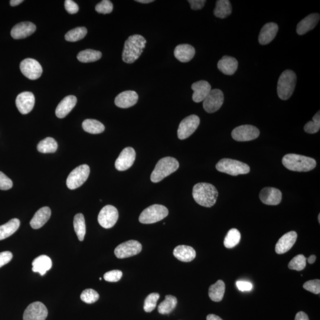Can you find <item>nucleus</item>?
Returning <instances> with one entry per match:
<instances>
[{
	"label": "nucleus",
	"instance_id": "nucleus-30",
	"mask_svg": "<svg viewBox=\"0 0 320 320\" xmlns=\"http://www.w3.org/2000/svg\"><path fill=\"white\" fill-rule=\"evenodd\" d=\"M32 266L33 272H38L41 276H44L47 271L51 269L52 262L50 257L41 255L33 261Z\"/></svg>",
	"mask_w": 320,
	"mask_h": 320
},
{
	"label": "nucleus",
	"instance_id": "nucleus-34",
	"mask_svg": "<svg viewBox=\"0 0 320 320\" xmlns=\"http://www.w3.org/2000/svg\"><path fill=\"white\" fill-rule=\"evenodd\" d=\"M177 303L178 299L175 296L166 295L165 301L160 303L158 305V311L161 314H169L176 308Z\"/></svg>",
	"mask_w": 320,
	"mask_h": 320
},
{
	"label": "nucleus",
	"instance_id": "nucleus-24",
	"mask_svg": "<svg viewBox=\"0 0 320 320\" xmlns=\"http://www.w3.org/2000/svg\"><path fill=\"white\" fill-rule=\"evenodd\" d=\"M320 16L318 13H312L306 16L297 25V34L303 35L312 30L317 25Z\"/></svg>",
	"mask_w": 320,
	"mask_h": 320
},
{
	"label": "nucleus",
	"instance_id": "nucleus-18",
	"mask_svg": "<svg viewBox=\"0 0 320 320\" xmlns=\"http://www.w3.org/2000/svg\"><path fill=\"white\" fill-rule=\"evenodd\" d=\"M282 192L275 188H264L260 191L259 198L264 204L277 205L282 201Z\"/></svg>",
	"mask_w": 320,
	"mask_h": 320
},
{
	"label": "nucleus",
	"instance_id": "nucleus-11",
	"mask_svg": "<svg viewBox=\"0 0 320 320\" xmlns=\"http://www.w3.org/2000/svg\"><path fill=\"white\" fill-rule=\"evenodd\" d=\"M224 96L223 91L220 89L211 90L203 101V107L209 113L216 112L223 105Z\"/></svg>",
	"mask_w": 320,
	"mask_h": 320
},
{
	"label": "nucleus",
	"instance_id": "nucleus-57",
	"mask_svg": "<svg viewBox=\"0 0 320 320\" xmlns=\"http://www.w3.org/2000/svg\"><path fill=\"white\" fill-rule=\"evenodd\" d=\"M136 2L142 3V4H148V3L154 2V0H136Z\"/></svg>",
	"mask_w": 320,
	"mask_h": 320
},
{
	"label": "nucleus",
	"instance_id": "nucleus-37",
	"mask_svg": "<svg viewBox=\"0 0 320 320\" xmlns=\"http://www.w3.org/2000/svg\"><path fill=\"white\" fill-rule=\"evenodd\" d=\"M102 57V52L93 50H84L77 55L78 61L83 63H93L99 60Z\"/></svg>",
	"mask_w": 320,
	"mask_h": 320
},
{
	"label": "nucleus",
	"instance_id": "nucleus-3",
	"mask_svg": "<svg viewBox=\"0 0 320 320\" xmlns=\"http://www.w3.org/2000/svg\"><path fill=\"white\" fill-rule=\"evenodd\" d=\"M282 164L289 171L307 172L314 169L316 163L314 158L295 154H288L283 156Z\"/></svg>",
	"mask_w": 320,
	"mask_h": 320
},
{
	"label": "nucleus",
	"instance_id": "nucleus-43",
	"mask_svg": "<svg viewBox=\"0 0 320 320\" xmlns=\"http://www.w3.org/2000/svg\"><path fill=\"white\" fill-rule=\"evenodd\" d=\"M81 299L87 303H93L96 302L99 299V294L95 290L93 289H87L81 293Z\"/></svg>",
	"mask_w": 320,
	"mask_h": 320
},
{
	"label": "nucleus",
	"instance_id": "nucleus-5",
	"mask_svg": "<svg viewBox=\"0 0 320 320\" xmlns=\"http://www.w3.org/2000/svg\"><path fill=\"white\" fill-rule=\"evenodd\" d=\"M296 83V76L294 72L287 70L280 75L277 83V94L280 99L286 100L292 95Z\"/></svg>",
	"mask_w": 320,
	"mask_h": 320
},
{
	"label": "nucleus",
	"instance_id": "nucleus-52",
	"mask_svg": "<svg viewBox=\"0 0 320 320\" xmlns=\"http://www.w3.org/2000/svg\"><path fill=\"white\" fill-rule=\"evenodd\" d=\"M238 289L241 290V291H249L252 289V284L247 282H242L239 281L236 283Z\"/></svg>",
	"mask_w": 320,
	"mask_h": 320
},
{
	"label": "nucleus",
	"instance_id": "nucleus-14",
	"mask_svg": "<svg viewBox=\"0 0 320 320\" xmlns=\"http://www.w3.org/2000/svg\"><path fill=\"white\" fill-rule=\"evenodd\" d=\"M20 68L22 74L32 80L38 79L43 72L39 62L32 58H26L22 61L20 65Z\"/></svg>",
	"mask_w": 320,
	"mask_h": 320
},
{
	"label": "nucleus",
	"instance_id": "nucleus-2",
	"mask_svg": "<svg viewBox=\"0 0 320 320\" xmlns=\"http://www.w3.org/2000/svg\"><path fill=\"white\" fill-rule=\"evenodd\" d=\"M146 39L139 35L130 36L124 44L122 60L127 64H132L136 61L145 48Z\"/></svg>",
	"mask_w": 320,
	"mask_h": 320
},
{
	"label": "nucleus",
	"instance_id": "nucleus-8",
	"mask_svg": "<svg viewBox=\"0 0 320 320\" xmlns=\"http://www.w3.org/2000/svg\"><path fill=\"white\" fill-rule=\"evenodd\" d=\"M90 172L89 166L83 165L77 167L70 173L67 179V186L74 190L82 186L89 178Z\"/></svg>",
	"mask_w": 320,
	"mask_h": 320
},
{
	"label": "nucleus",
	"instance_id": "nucleus-9",
	"mask_svg": "<svg viewBox=\"0 0 320 320\" xmlns=\"http://www.w3.org/2000/svg\"><path fill=\"white\" fill-rule=\"evenodd\" d=\"M260 130L256 126L250 125H241L234 129L231 136L239 142L252 141L259 137Z\"/></svg>",
	"mask_w": 320,
	"mask_h": 320
},
{
	"label": "nucleus",
	"instance_id": "nucleus-47",
	"mask_svg": "<svg viewBox=\"0 0 320 320\" xmlns=\"http://www.w3.org/2000/svg\"><path fill=\"white\" fill-rule=\"evenodd\" d=\"M13 187L12 180L8 177L4 173L0 172V189L3 191L9 190Z\"/></svg>",
	"mask_w": 320,
	"mask_h": 320
},
{
	"label": "nucleus",
	"instance_id": "nucleus-15",
	"mask_svg": "<svg viewBox=\"0 0 320 320\" xmlns=\"http://www.w3.org/2000/svg\"><path fill=\"white\" fill-rule=\"evenodd\" d=\"M48 315V311L43 303L35 302L31 303L25 309L23 319L24 320H45Z\"/></svg>",
	"mask_w": 320,
	"mask_h": 320
},
{
	"label": "nucleus",
	"instance_id": "nucleus-42",
	"mask_svg": "<svg viewBox=\"0 0 320 320\" xmlns=\"http://www.w3.org/2000/svg\"><path fill=\"white\" fill-rule=\"evenodd\" d=\"M159 298V295L158 293H152L146 297L145 299L144 304H143V309L146 312H151L154 310L156 306V302Z\"/></svg>",
	"mask_w": 320,
	"mask_h": 320
},
{
	"label": "nucleus",
	"instance_id": "nucleus-54",
	"mask_svg": "<svg viewBox=\"0 0 320 320\" xmlns=\"http://www.w3.org/2000/svg\"><path fill=\"white\" fill-rule=\"evenodd\" d=\"M207 320H223L220 316L215 314H209L207 316Z\"/></svg>",
	"mask_w": 320,
	"mask_h": 320
},
{
	"label": "nucleus",
	"instance_id": "nucleus-32",
	"mask_svg": "<svg viewBox=\"0 0 320 320\" xmlns=\"http://www.w3.org/2000/svg\"><path fill=\"white\" fill-rule=\"evenodd\" d=\"M21 221L18 218H13L8 223L0 226V240L11 236L19 229Z\"/></svg>",
	"mask_w": 320,
	"mask_h": 320
},
{
	"label": "nucleus",
	"instance_id": "nucleus-22",
	"mask_svg": "<svg viewBox=\"0 0 320 320\" xmlns=\"http://www.w3.org/2000/svg\"><path fill=\"white\" fill-rule=\"evenodd\" d=\"M194 90L192 99L196 103L203 102L211 90V86L207 81L201 80L192 85Z\"/></svg>",
	"mask_w": 320,
	"mask_h": 320
},
{
	"label": "nucleus",
	"instance_id": "nucleus-33",
	"mask_svg": "<svg viewBox=\"0 0 320 320\" xmlns=\"http://www.w3.org/2000/svg\"><path fill=\"white\" fill-rule=\"evenodd\" d=\"M232 13V6L228 0H218L214 11V14L217 18L225 19Z\"/></svg>",
	"mask_w": 320,
	"mask_h": 320
},
{
	"label": "nucleus",
	"instance_id": "nucleus-46",
	"mask_svg": "<svg viewBox=\"0 0 320 320\" xmlns=\"http://www.w3.org/2000/svg\"><path fill=\"white\" fill-rule=\"evenodd\" d=\"M123 273L122 271L113 270L109 271L104 275V279L107 282H116L122 278Z\"/></svg>",
	"mask_w": 320,
	"mask_h": 320
},
{
	"label": "nucleus",
	"instance_id": "nucleus-39",
	"mask_svg": "<svg viewBox=\"0 0 320 320\" xmlns=\"http://www.w3.org/2000/svg\"><path fill=\"white\" fill-rule=\"evenodd\" d=\"M241 240V233L236 228H232L228 232L227 236H225L224 244L227 249L236 246Z\"/></svg>",
	"mask_w": 320,
	"mask_h": 320
},
{
	"label": "nucleus",
	"instance_id": "nucleus-1",
	"mask_svg": "<svg viewBox=\"0 0 320 320\" xmlns=\"http://www.w3.org/2000/svg\"><path fill=\"white\" fill-rule=\"evenodd\" d=\"M193 197L202 207L211 208L216 203L218 192L214 185L208 183H199L193 188Z\"/></svg>",
	"mask_w": 320,
	"mask_h": 320
},
{
	"label": "nucleus",
	"instance_id": "nucleus-31",
	"mask_svg": "<svg viewBox=\"0 0 320 320\" xmlns=\"http://www.w3.org/2000/svg\"><path fill=\"white\" fill-rule=\"evenodd\" d=\"M225 291V284L222 280L212 285L209 288L208 295L212 301L220 302L223 300Z\"/></svg>",
	"mask_w": 320,
	"mask_h": 320
},
{
	"label": "nucleus",
	"instance_id": "nucleus-25",
	"mask_svg": "<svg viewBox=\"0 0 320 320\" xmlns=\"http://www.w3.org/2000/svg\"><path fill=\"white\" fill-rule=\"evenodd\" d=\"M77 102V97L74 96H68L64 98L58 104L55 114L58 118H64L74 109Z\"/></svg>",
	"mask_w": 320,
	"mask_h": 320
},
{
	"label": "nucleus",
	"instance_id": "nucleus-27",
	"mask_svg": "<svg viewBox=\"0 0 320 320\" xmlns=\"http://www.w3.org/2000/svg\"><path fill=\"white\" fill-rule=\"evenodd\" d=\"M51 216V211L50 208L45 207L39 209L30 222L31 226L34 229H39L47 223Z\"/></svg>",
	"mask_w": 320,
	"mask_h": 320
},
{
	"label": "nucleus",
	"instance_id": "nucleus-36",
	"mask_svg": "<svg viewBox=\"0 0 320 320\" xmlns=\"http://www.w3.org/2000/svg\"><path fill=\"white\" fill-rule=\"evenodd\" d=\"M73 225L78 240L83 241L86 233V226L84 217L82 214L79 213L75 215Z\"/></svg>",
	"mask_w": 320,
	"mask_h": 320
},
{
	"label": "nucleus",
	"instance_id": "nucleus-7",
	"mask_svg": "<svg viewBox=\"0 0 320 320\" xmlns=\"http://www.w3.org/2000/svg\"><path fill=\"white\" fill-rule=\"evenodd\" d=\"M168 215V209L165 206L152 205L142 212L139 217V221L142 224H154L163 220Z\"/></svg>",
	"mask_w": 320,
	"mask_h": 320
},
{
	"label": "nucleus",
	"instance_id": "nucleus-16",
	"mask_svg": "<svg viewBox=\"0 0 320 320\" xmlns=\"http://www.w3.org/2000/svg\"><path fill=\"white\" fill-rule=\"evenodd\" d=\"M135 158L136 152L134 149L130 146L124 148L116 160V169L119 171H126L132 167Z\"/></svg>",
	"mask_w": 320,
	"mask_h": 320
},
{
	"label": "nucleus",
	"instance_id": "nucleus-23",
	"mask_svg": "<svg viewBox=\"0 0 320 320\" xmlns=\"http://www.w3.org/2000/svg\"><path fill=\"white\" fill-rule=\"evenodd\" d=\"M278 29V25L275 23H268L264 25L259 36V43L262 45L270 43L275 38Z\"/></svg>",
	"mask_w": 320,
	"mask_h": 320
},
{
	"label": "nucleus",
	"instance_id": "nucleus-26",
	"mask_svg": "<svg viewBox=\"0 0 320 320\" xmlns=\"http://www.w3.org/2000/svg\"><path fill=\"white\" fill-rule=\"evenodd\" d=\"M195 49L189 44L179 45L174 51L175 57L182 63H188L194 58Z\"/></svg>",
	"mask_w": 320,
	"mask_h": 320
},
{
	"label": "nucleus",
	"instance_id": "nucleus-51",
	"mask_svg": "<svg viewBox=\"0 0 320 320\" xmlns=\"http://www.w3.org/2000/svg\"><path fill=\"white\" fill-rule=\"evenodd\" d=\"M206 2L205 0H189L188 3L191 6V9L194 11H198L204 8Z\"/></svg>",
	"mask_w": 320,
	"mask_h": 320
},
{
	"label": "nucleus",
	"instance_id": "nucleus-28",
	"mask_svg": "<svg viewBox=\"0 0 320 320\" xmlns=\"http://www.w3.org/2000/svg\"><path fill=\"white\" fill-rule=\"evenodd\" d=\"M173 254L176 259L184 262H192L197 256L194 248L185 245L176 247L173 251Z\"/></svg>",
	"mask_w": 320,
	"mask_h": 320
},
{
	"label": "nucleus",
	"instance_id": "nucleus-45",
	"mask_svg": "<svg viewBox=\"0 0 320 320\" xmlns=\"http://www.w3.org/2000/svg\"><path fill=\"white\" fill-rule=\"evenodd\" d=\"M303 289L311 292L314 294H319L320 292V280L315 279L308 280L303 285Z\"/></svg>",
	"mask_w": 320,
	"mask_h": 320
},
{
	"label": "nucleus",
	"instance_id": "nucleus-6",
	"mask_svg": "<svg viewBox=\"0 0 320 320\" xmlns=\"http://www.w3.org/2000/svg\"><path fill=\"white\" fill-rule=\"evenodd\" d=\"M218 171L231 176L246 175L250 171L249 166L236 159L223 158L216 165Z\"/></svg>",
	"mask_w": 320,
	"mask_h": 320
},
{
	"label": "nucleus",
	"instance_id": "nucleus-21",
	"mask_svg": "<svg viewBox=\"0 0 320 320\" xmlns=\"http://www.w3.org/2000/svg\"><path fill=\"white\" fill-rule=\"evenodd\" d=\"M37 30L35 25L29 22L20 23L13 28L11 35L13 39H21L29 37Z\"/></svg>",
	"mask_w": 320,
	"mask_h": 320
},
{
	"label": "nucleus",
	"instance_id": "nucleus-58",
	"mask_svg": "<svg viewBox=\"0 0 320 320\" xmlns=\"http://www.w3.org/2000/svg\"><path fill=\"white\" fill-rule=\"evenodd\" d=\"M318 222L320 223V214L318 215Z\"/></svg>",
	"mask_w": 320,
	"mask_h": 320
},
{
	"label": "nucleus",
	"instance_id": "nucleus-20",
	"mask_svg": "<svg viewBox=\"0 0 320 320\" xmlns=\"http://www.w3.org/2000/svg\"><path fill=\"white\" fill-rule=\"evenodd\" d=\"M138 100V95L135 91H123L115 99L116 106L120 108L127 109L134 106Z\"/></svg>",
	"mask_w": 320,
	"mask_h": 320
},
{
	"label": "nucleus",
	"instance_id": "nucleus-19",
	"mask_svg": "<svg viewBox=\"0 0 320 320\" xmlns=\"http://www.w3.org/2000/svg\"><path fill=\"white\" fill-rule=\"evenodd\" d=\"M298 237L295 231H290L280 238L277 241L275 247L277 254H282L288 252L295 244Z\"/></svg>",
	"mask_w": 320,
	"mask_h": 320
},
{
	"label": "nucleus",
	"instance_id": "nucleus-35",
	"mask_svg": "<svg viewBox=\"0 0 320 320\" xmlns=\"http://www.w3.org/2000/svg\"><path fill=\"white\" fill-rule=\"evenodd\" d=\"M82 127L85 131L91 134H99L104 132L105 129L103 123L95 119H86L82 123Z\"/></svg>",
	"mask_w": 320,
	"mask_h": 320
},
{
	"label": "nucleus",
	"instance_id": "nucleus-12",
	"mask_svg": "<svg viewBox=\"0 0 320 320\" xmlns=\"http://www.w3.org/2000/svg\"><path fill=\"white\" fill-rule=\"evenodd\" d=\"M142 249V245L138 241L129 240L117 246L115 254L118 259H125L139 254Z\"/></svg>",
	"mask_w": 320,
	"mask_h": 320
},
{
	"label": "nucleus",
	"instance_id": "nucleus-56",
	"mask_svg": "<svg viewBox=\"0 0 320 320\" xmlns=\"http://www.w3.org/2000/svg\"><path fill=\"white\" fill-rule=\"evenodd\" d=\"M309 264H313L315 262L316 256L315 255H311L308 259H306Z\"/></svg>",
	"mask_w": 320,
	"mask_h": 320
},
{
	"label": "nucleus",
	"instance_id": "nucleus-53",
	"mask_svg": "<svg viewBox=\"0 0 320 320\" xmlns=\"http://www.w3.org/2000/svg\"><path fill=\"white\" fill-rule=\"evenodd\" d=\"M295 320H309V319L305 312L299 311L296 314Z\"/></svg>",
	"mask_w": 320,
	"mask_h": 320
},
{
	"label": "nucleus",
	"instance_id": "nucleus-55",
	"mask_svg": "<svg viewBox=\"0 0 320 320\" xmlns=\"http://www.w3.org/2000/svg\"><path fill=\"white\" fill-rule=\"evenodd\" d=\"M23 2H24L23 0H11V1L10 2V4H11L12 7H15L21 4Z\"/></svg>",
	"mask_w": 320,
	"mask_h": 320
},
{
	"label": "nucleus",
	"instance_id": "nucleus-13",
	"mask_svg": "<svg viewBox=\"0 0 320 320\" xmlns=\"http://www.w3.org/2000/svg\"><path fill=\"white\" fill-rule=\"evenodd\" d=\"M119 218L118 211L112 205H106L102 209L98 215V222L104 228H112Z\"/></svg>",
	"mask_w": 320,
	"mask_h": 320
},
{
	"label": "nucleus",
	"instance_id": "nucleus-17",
	"mask_svg": "<svg viewBox=\"0 0 320 320\" xmlns=\"http://www.w3.org/2000/svg\"><path fill=\"white\" fill-rule=\"evenodd\" d=\"M35 97L34 94L29 91L20 93L16 98V104L21 113L23 115L31 112L35 106Z\"/></svg>",
	"mask_w": 320,
	"mask_h": 320
},
{
	"label": "nucleus",
	"instance_id": "nucleus-44",
	"mask_svg": "<svg viewBox=\"0 0 320 320\" xmlns=\"http://www.w3.org/2000/svg\"><path fill=\"white\" fill-rule=\"evenodd\" d=\"M113 9V5L112 3L109 0H103L97 4L96 6L95 10L97 13L100 14H109L112 13Z\"/></svg>",
	"mask_w": 320,
	"mask_h": 320
},
{
	"label": "nucleus",
	"instance_id": "nucleus-38",
	"mask_svg": "<svg viewBox=\"0 0 320 320\" xmlns=\"http://www.w3.org/2000/svg\"><path fill=\"white\" fill-rule=\"evenodd\" d=\"M58 148V143L54 138L51 137H48L42 140L38 144L37 149L41 153H54L57 151Z\"/></svg>",
	"mask_w": 320,
	"mask_h": 320
},
{
	"label": "nucleus",
	"instance_id": "nucleus-50",
	"mask_svg": "<svg viewBox=\"0 0 320 320\" xmlns=\"http://www.w3.org/2000/svg\"><path fill=\"white\" fill-rule=\"evenodd\" d=\"M13 259V254L11 251H6L0 253V268L9 263Z\"/></svg>",
	"mask_w": 320,
	"mask_h": 320
},
{
	"label": "nucleus",
	"instance_id": "nucleus-29",
	"mask_svg": "<svg viewBox=\"0 0 320 320\" xmlns=\"http://www.w3.org/2000/svg\"><path fill=\"white\" fill-rule=\"evenodd\" d=\"M218 68L222 73L228 76L233 75L237 70L238 63L236 58L224 56L219 61Z\"/></svg>",
	"mask_w": 320,
	"mask_h": 320
},
{
	"label": "nucleus",
	"instance_id": "nucleus-4",
	"mask_svg": "<svg viewBox=\"0 0 320 320\" xmlns=\"http://www.w3.org/2000/svg\"><path fill=\"white\" fill-rule=\"evenodd\" d=\"M179 168L177 159L171 156L160 159L151 173V181L153 183H158L163 179L175 172Z\"/></svg>",
	"mask_w": 320,
	"mask_h": 320
},
{
	"label": "nucleus",
	"instance_id": "nucleus-40",
	"mask_svg": "<svg viewBox=\"0 0 320 320\" xmlns=\"http://www.w3.org/2000/svg\"><path fill=\"white\" fill-rule=\"evenodd\" d=\"M87 34V30L84 27H78L68 32L65 36V40L68 42H77L81 40Z\"/></svg>",
	"mask_w": 320,
	"mask_h": 320
},
{
	"label": "nucleus",
	"instance_id": "nucleus-10",
	"mask_svg": "<svg viewBox=\"0 0 320 320\" xmlns=\"http://www.w3.org/2000/svg\"><path fill=\"white\" fill-rule=\"evenodd\" d=\"M199 124L200 119L198 116L192 115L186 117L180 123L178 130L179 139L184 140L189 138L197 129Z\"/></svg>",
	"mask_w": 320,
	"mask_h": 320
},
{
	"label": "nucleus",
	"instance_id": "nucleus-41",
	"mask_svg": "<svg viewBox=\"0 0 320 320\" xmlns=\"http://www.w3.org/2000/svg\"><path fill=\"white\" fill-rule=\"evenodd\" d=\"M306 257L302 254H299L293 258L288 264L289 269L296 271H301L305 268Z\"/></svg>",
	"mask_w": 320,
	"mask_h": 320
},
{
	"label": "nucleus",
	"instance_id": "nucleus-48",
	"mask_svg": "<svg viewBox=\"0 0 320 320\" xmlns=\"http://www.w3.org/2000/svg\"><path fill=\"white\" fill-rule=\"evenodd\" d=\"M320 122L309 121L305 124L304 130L306 133H315L319 131Z\"/></svg>",
	"mask_w": 320,
	"mask_h": 320
},
{
	"label": "nucleus",
	"instance_id": "nucleus-49",
	"mask_svg": "<svg viewBox=\"0 0 320 320\" xmlns=\"http://www.w3.org/2000/svg\"><path fill=\"white\" fill-rule=\"evenodd\" d=\"M65 8L68 13L71 15L76 14L79 11V7L77 3L72 0L65 1Z\"/></svg>",
	"mask_w": 320,
	"mask_h": 320
}]
</instances>
